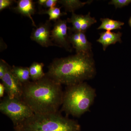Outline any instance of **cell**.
<instances>
[{"mask_svg":"<svg viewBox=\"0 0 131 131\" xmlns=\"http://www.w3.org/2000/svg\"><path fill=\"white\" fill-rule=\"evenodd\" d=\"M46 74L59 84L66 86L91 80L96 74L93 53L80 52L56 59L48 66Z\"/></svg>","mask_w":131,"mask_h":131,"instance_id":"6da1fadb","label":"cell"},{"mask_svg":"<svg viewBox=\"0 0 131 131\" xmlns=\"http://www.w3.org/2000/svg\"><path fill=\"white\" fill-rule=\"evenodd\" d=\"M63 92L62 84L46 74L40 80L23 85L21 99L34 114L56 113L62 106Z\"/></svg>","mask_w":131,"mask_h":131,"instance_id":"7a4b0ae2","label":"cell"},{"mask_svg":"<svg viewBox=\"0 0 131 131\" xmlns=\"http://www.w3.org/2000/svg\"><path fill=\"white\" fill-rule=\"evenodd\" d=\"M96 96V90L86 82L66 86L63 92L61 111L67 115L81 117L89 112Z\"/></svg>","mask_w":131,"mask_h":131,"instance_id":"3957f363","label":"cell"},{"mask_svg":"<svg viewBox=\"0 0 131 131\" xmlns=\"http://www.w3.org/2000/svg\"><path fill=\"white\" fill-rule=\"evenodd\" d=\"M15 128L24 131H81V125L77 121L64 117L59 111L34 114Z\"/></svg>","mask_w":131,"mask_h":131,"instance_id":"277c9868","label":"cell"},{"mask_svg":"<svg viewBox=\"0 0 131 131\" xmlns=\"http://www.w3.org/2000/svg\"><path fill=\"white\" fill-rule=\"evenodd\" d=\"M0 111L9 117L14 127L19 126L34 114L30 107L21 99L11 98L7 96L1 101Z\"/></svg>","mask_w":131,"mask_h":131,"instance_id":"5b68a950","label":"cell"},{"mask_svg":"<svg viewBox=\"0 0 131 131\" xmlns=\"http://www.w3.org/2000/svg\"><path fill=\"white\" fill-rule=\"evenodd\" d=\"M67 22L65 20L61 19L56 21L54 27L51 30V39L57 46L63 47L67 51L71 52L72 49L68 34L69 27L67 26Z\"/></svg>","mask_w":131,"mask_h":131,"instance_id":"8992f818","label":"cell"},{"mask_svg":"<svg viewBox=\"0 0 131 131\" xmlns=\"http://www.w3.org/2000/svg\"><path fill=\"white\" fill-rule=\"evenodd\" d=\"M4 84L7 96L11 98L21 99L23 85L14 74L12 67L8 64L6 71L1 80Z\"/></svg>","mask_w":131,"mask_h":131,"instance_id":"52a82bcc","label":"cell"},{"mask_svg":"<svg viewBox=\"0 0 131 131\" xmlns=\"http://www.w3.org/2000/svg\"><path fill=\"white\" fill-rule=\"evenodd\" d=\"M51 25L50 20H47L45 24H40L33 29L31 39L43 47L57 46L52 43L51 40Z\"/></svg>","mask_w":131,"mask_h":131,"instance_id":"ba28073f","label":"cell"},{"mask_svg":"<svg viewBox=\"0 0 131 131\" xmlns=\"http://www.w3.org/2000/svg\"><path fill=\"white\" fill-rule=\"evenodd\" d=\"M68 22L71 23L73 27L69 28L73 32L85 33L92 25L96 22V19L91 17L90 12L85 15L72 13L71 17L68 18Z\"/></svg>","mask_w":131,"mask_h":131,"instance_id":"9c48e42d","label":"cell"},{"mask_svg":"<svg viewBox=\"0 0 131 131\" xmlns=\"http://www.w3.org/2000/svg\"><path fill=\"white\" fill-rule=\"evenodd\" d=\"M17 6L13 8L14 11L31 20L32 25L37 27L32 16L35 12V3L32 0H19L16 1Z\"/></svg>","mask_w":131,"mask_h":131,"instance_id":"30bf717a","label":"cell"},{"mask_svg":"<svg viewBox=\"0 0 131 131\" xmlns=\"http://www.w3.org/2000/svg\"><path fill=\"white\" fill-rule=\"evenodd\" d=\"M100 37L96 41L101 44L103 51H105L108 46L111 45L115 44L117 42L122 43V33L118 31L117 33L105 31L100 33Z\"/></svg>","mask_w":131,"mask_h":131,"instance_id":"8fae6325","label":"cell"},{"mask_svg":"<svg viewBox=\"0 0 131 131\" xmlns=\"http://www.w3.org/2000/svg\"><path fill=\"white\" fill-rule=\"evenodd\" d=\"M12 70L17 80L22 85L30 81L31 78L29 68L14 65L12 66Z\"/></svg>","mask_w":131,"mask_h":131,"instance_id":"7c38bea8","label":"cell"},{"mask_svg":"<svg viewBox=\"0 0 131 131\" xmlns=\"http://www.w3.org/2000/svg\"><path fill=\"white\" fill-rule=\"evenodd\" d=\"M93 1H89L86 2H82L79 0H60L58 3L62 5L66 11L71 13L79 9L86 4H91Z\"/></svg>","mask_w":131,"mask_h":131,"instance_id":"4fadbf2b","label":"cell"},{"mask_svg":"<svg viewBox=\"0 0 131 131\" xmlns=\"http://www.w3.org/2000/svg\"><path fill=\"white\" fill-rule=\"evenodd\" d=\"M102 24L97 28L98 30L103 29L106 31H111L113 30L120 29L124 25V23L122 21L114 20L108 18H101Z\"/></svg>","mask_w":131,"mask_h":131,"instance_id":"5bb4252c","label":"cell"},{"mask_svg":"<svg viewBox=\"0 0 131 131\" xmlns=\"http://www.w3.org/2000/svg\"><path fill=\"white\" fill-rule=\"evenodd\" d=\"M43 63L34 62L29 68L31 79L33 81L40 80L44 77L46 74L44 73Z\"/></svg>","mask_w":131,"mask_h":131,"instance_id":"9a60e30c","label":"cell"},{"mask_svg":"<svg viewBox=\"0 0 131 131\" xmlns=\"http://www.w3.org/2000/svg\"><path fill=\"white\" fill-rule=\"evenodd\" d=\"M39 13L48 14L49 16V20H54L56 21L59 19L61 16L67 14L66 12H61V8L56 7L50 8L47 10L41 11Z\"/></svg>","mask_w":131,"mask_h":131,"instance_id":"2e32d148","label":"cell"},{"mask_svg":"<svg viewBox=\"0 0 131 131\" xmlns=\"http://www.w3.org/2000/svg\"><path fill=\"white\" fill-rule=\"evenodd\" d=\"M81 44V52L85 53H91L92 44L89 42L84 32H79Z\"/></svg>","mask_w":131,"mask_h":131,"instance_id":"e0dca14e","label":"cell"},{"mask_svg":"<svg viewBox=\"0 0 131 131\" xmlns=\"http://www.w3.org/2000/svg\"><path fill=\"white\" fill-rule=\"evenodd\" d=\"M69 36L70 43L75 49L77 53L81 52L79 32H74Z\"/></svg>","mask_w":131,"mask_h":131,"instance_id":"ac0fdd59","label":"cell"},{"mask_svg":"<svg viewBox=\"0 0 131 131\" xmlns=\"http://www.w3.org/2000/svg\"><path fill=\"white\" fill-rule=\"evenodd\" d=\"M131 3V0H112L108 3L109 5H114L115 8H121L127 6Z\"/></svg>","mask_w":131,"mask_h":131,"instance_id":"d6986e66","label":"cell"},{"mask_svg":"<svg viewBox=\"0 0 131 131\" xmlns=\"http://www.w3.org/2000/svg\"><path fill=\"white\" fill-rule=\"evenodd\" d=\"M8 64L4 60L2 59L0 60V79L1 80L6 73Z\"/></svg>","mask_w":131,"mask_h":131,"instance_id":"ffe728a7","label":"cell"},{"mask_svg":"<svg viewBox=\"0 0 131 131\" xmlns=\"http://www.w3.org/2000/svg\"><path fill=\"white\" fill-rule=\"evenodd\" d=\"M13 0H1L0 1V11L10 7L14 2Z\"/></svg>","mask_w":131,"mask_h":131,"instance_id":"44dd1931","label":"cell"},{"mask_svg":"<svg viewBox=\"0 0 131 131\" xmlns=\"http://www.w3.org/2000/svg\"><path fill=\"white\" fill-rule=\"evenodd\" d=\"M58 1L57 0H47L43 6L45 8H48L49 9L56 7Z\"/></svg>","mask_w":131,"mask_h":131,"instance_id":"7402d4cb","label":"cell"},{"mask_svg":"<svg viewBox=\"0 0 131 131\" xmlns=\"http://www.w3.org/2000/svg\"><path fill=\"white\" fill-rule=\"evenodd\" d=\"M6 92V90L4 84L2 83H0V97L2 98L4 96V93Z\"/></svg>","mask_w":131,"mask_h":131,"instance_id":"603a6c76","label":"cell"},{"mask_svg":"<svg viewBox=\"0 0 131 131\" xmlns=\"http://www.w3.org/2000/svg\"><path fill=\"white\" fill-rule=\"evenodd\" d=\"M46 1L47 0H38L37 1V3L40 6H43Z\"/></svg>","mask_w":131,"mask_h":131,"instance_id":"cb8c5ba5","label":"cell"},{"mask_svg":"<svg viewBox=\"0 0 131 131\" xmlns=\"http://www.w3.org/2000/svg\"><path fill=\"white\" fill-rule=\"evenodd\" d=\"M14 131H24L21 129H18V128H15L14 129Z\"/></svg>","mask_w":131,"mask_h":131,"instance_id":"d4e9b609","label":"cell"},{"mask_svg":"<svg viewBox=\"0 0 131 131\" xmlns=\"http://www.w3.org/2000/svg\"><path fill=\"white\" fill-rule=\"evenodd\" d=\"M129 26H130V27H131V16L130 18L129 19Z\"/></svg>","mask_w":131,"mask_h":131,"instance_id":"484cf974","label":"cell"}]
</instances>
